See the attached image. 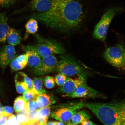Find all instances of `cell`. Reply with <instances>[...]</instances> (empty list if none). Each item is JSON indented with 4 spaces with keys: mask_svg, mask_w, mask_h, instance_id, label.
Wrapping results in <instances>:
<instances>
[{
    "mask_svg": "<svg viewBox=\"0 0 125 125\" xmlns=\"http://www.w3.org/2000/svg\"><path fill=\"white\" fill-rule=\"evenodd\" d=\"M121 7L111 8L106 10L100 20L95 26L94 30V38L105 43L109 26L115 15L123 12Z\"/></svg>",
    "mask_w": 125,
    "mask_h": 125,
    "instance_id": "obj_4",
    "label": "cell"
},
{
    "mask_svg": "<svg viewBox=\"0 0 125 125\" xmlns=\"http://www.w3.org/2000/svg\"><path fill=\"white\" fill-rule=\"evenodd\" d=\"M58 61L54 55L42 58L41 63L40 67L32 72L37 76L49 74L56 70Z\"/></svg>",
    "mask_w": 125,
    "mask_h": 125,
    "instance_id": "obj_10",
    "label": "cell"
},
{
    "mask_svg": "<svg viewBox=\"0 0 125 125\" xmlns=\"http://www.w3.org/2000/svg\"><path fill=\"white\" fill-rule=\"evenodd\" d=\"M55 125H65L64 123L62 122L55 121Z\"/></svg>",
    "mask_w": 125,
    "mask_h": 125,
    "instance_id": "obj_38",
    "label": "cell"
},
{
    "mask_svg": "<svg viewBox=\"0 0 125 125\" xmlns=\"http://www.w3.org/2000/svg\"><path fill=\"white\" fill-rule=\"evenodd\" d=\"M51 0H32L30 4L31 9L39 12H44L50 9Z\"/></svg>",
    "mask_w": 125,
    "mask_h": 125,
    "instance_id": "obj_14",
    "label": "cell"
},
{
    "mask_svg": "<svg viewBox=\"0 0 125 125\" xmlns=\"http://www.w3.org/2000/svg\"><path fill=\"white\" fill-rule=\"evenodd\" d=\"M35 125H37V124H36L35 123Z\"/></svg>",
    "mask_w": 125,
    "mask_h": 125,
    "instance_id": "obj_43",
    "label": "cell"
},
{
    "mask_svg": "<svg viewBox=\"0 0 125 125\" xmlns=\"http://www.w3.org/2000/svg\"><path fill=\"white\" fill-rule=\"evenodd\" d=\"M68 77L61 73H59L54 78L55 82L58 85L61 86L65 83Z\"/></svg>",
    "mask_w": 125,
    "mask_h": 125,
    "instance_id": "obj_24",
    "label": "cell"
},
{
    "mask_svg": "<svg viewBox=\"0 0 125 125\" xmlns=\"http://www.w3.org/2000/svg\"><path fill=\"white\" fill-rule=\"evenodd\" d=\"M18 0H0V6L7 7L13 4Z\"/></svg>",
    "mask_w": 125,
    "mask_h": 125,
    "instance_id": "obj_33",
    "label": "cell"
},
{
    "mask_svg": "<svg viewBox=\"0 0 125 125\" xmlns=\"http://www.w3.org/2000/svg\"><path fill=\"white\" fill-rule=\"evenodd\" d=\"M104 125H125L124 101L86 103L85 106Z\"/></svg>",
    "mask_w": 125,
    "mask_h": 125,
    "instance_id": "obj_2",
    "label": "cell"
},
{
    "mask_svg": "<svg viewBox=\"0 0 125 125\" xmlns=\"http://www.w3.org/2000/svg\"><path fill=\"white\" fill-rule=\"evenodd\" d=\"M28 54L27 65L32 71L38 68L40 66L42 61V57L35 51L29 50L26 51Z\"/></svg>",
    "mask_w": 125,
    "mask_h": 125,
    "instance_id": "obj_13",
    "label": "cell"
},
{
    "mask_svg": "<svg viewBox=\"0 0 125 125\" xmlns=\"http://www.w3.org/2000/svg\"><path fill=\"white\" fill-rule=\"evenodd\" d=\"M28 57V54L26 52L18 56L16 58L20 64L25 68L27 65Z\"/></svg>",
    "mask_w": 125,
    "mask_h": 125,
    "instance_id": "obj_26",
    "label": "cell"
},
{
    "mask_svg": "<svg viewBox=\"0 0 125 125\" xmlns=\"http://www.w3.org/2000/svg\"><path fill=\"white\" fill-rule=\"evenodd\" d=\"M7 125H18L16 116L12 115L9 118Z\"/></svg>",
    "mask_w": 125,
    "mask_h": 125,
    "instance_id": "obj_34",
    "label": "cell"
},
{
    "mask_svg": "<svg viewBox=\"0 0 125 125\" xmlns=\"http://www.w3.org/2000/svg\"><path fill=\"white\" fill-rule=\"evenodd\" d=\"M14 109L12 107L9 106L2 107V114L8 117H9L13 113Z\"/></svg>",
    "mask_w": 125,
    "mask_h": 125,
    "instance_id": "obj_32",
    "label": "cell"
},
{
    "mask_svg": "<svg viewBox=\"0 0 125 125\" xmlns=\"http://www.w3.org/2000/svg\"><path fill=\"white\" fill-rule=\"evenodd\" d=\"M44 84L46 88L51 89L53 88L55 85L54 78L50 76H46L43 79Z\"/></svg>",
    "mask_w": 125,
    "mask_h": 125,
    "instance_id": "obj_22",
    "label": "cell"
},
{
    "mask_svg": "<svg viewBox=\"0 0 125 125\" xmlns=\"http://www.w3.org/2000/svg\"><path fill=\"white\" fill-rule=\"evenodd\" d=\"M11 28L8 24L5 13L0 12V43L5 42L8 32Z\"/></svg>",
    "mask_w": 125,
    "mask_h": 125,
    "instance_id": "obj_12",
    "label": "cell"
},
{
    "mask_svg": "<svg viewBox=\"0 0 125 125\" xmlns=\"http://www.w3.org/2000/svg\"><path fill=\"white\" fill-rule=\"evenodd\" d=\"M16 118L18 125H27L29 123V119L26 115L18 114Z\"/></svg>",
    "mask_w": 125,
    "mask_h": 125,
    "instance_id": "obj_27",
    "label": "cell"
},
{
    "mask_svg": "<svg viewBox=\"0 0 125 125\" xmlns=\"http://www.w3.org/2000/svg\"><path fill=\"white\" fill-rule=\"evenodd\" d=\"M37 95H36L31 90H28L23 93V98L26 102L35 99Z\"/></svg>",
    "mask_w": 125,
    "mask_h": 125,
    "instance_id": "obj_25",
    "label": "cell"
},
{
    "mask_svg": "<svg viewBox=\"0 0 125 125\" xmlns=\"http://www.w3.org/2000/svg\"><path fill=\"white\" fill-rule=\"evenodd\" d=\"M90 115L85 111L79 110L73 115L71 122L75 125L82 124L84 121L90 119Z\"/></svg>",
    "mask_w": 125,
    "mask_h": 125,
    "instance_id": "obj_17",
    "label": "cell"
},
{
    "mask_svg": "<svg viewBox=\"0 0 125 125\" xmlns=\"http://www.w3.org/2000/svg\"><path fill=\"white\" fill-rule=\"evenodd\" d=\"M64 97L72 98H105L102 93L87 86V84L80 86L73 93Z\"/></svg>",
    "mask_w": 125,
    "mask_h": 125,
    "instance_id": "obj_9",
    "label": "cell"
},
{
    "mask_svg": "<svg viewBox=\"0 0 125 125\" xmlns=\"http://www.w3.org/2000/svg\"><path fill=\"white\" fill-rule=\"evenodd\" d=\"M85 104L84 101H81L76 104L61 107L53 112L51 117L62 122H68L75 114L84 107Z\"/></svg>",
    "mask_w": 125,
    "mask_h": 125,
    "instance_id": "obj_7",
    "label": "cell"
},
{
    "mask_svg": "<svg viewBox=\"0 0 125 125\" xmlns=\"http://www.w3.org/2000/svg\"><path fill=\"white\" fill-rule=\"evenodd\" d=\"M66 76L86 73L85 70L74 58L70 55L62 56L58 61L56 70Z\"/></svg>",
    "mask_w": 125,
    "mask_h": 125,
    "instance_id": "obj_5",
    "label": "cell"
},
{
    "mask_svg": "<svg viewBox=\"0 0 125 125\" xmlns=\"http://www.w3.org/2000/svg\"><path fill=\"white\" fill-rule=\"evenodd\" d=\"M66 125H75L74 124H73L71 122L69 121L67 123V124Z\"/></svg>",
    "mask_w": 125,
    "mask_h": 125,
    "instance_id": "obj_40",
    "label": "cell"
},
{
    "mask_svg": "<svg viewBox=\"0 0 125 125\" xmlns=\"http://www.w3.org/2000/svg\"><path fill=\"white\" fill-rule=\"evenodd\" d=\"M51 107L50 106L41 108L37 110L38 116L44 118H48L50 114Z\"/></svg>",
    "mask_w": 125,
    "mask_h": 125,
    "instance_id": "obj_23",
    "label": "cell"
},
{
    "mask_svg": "<svg viewBox=\"0 0 125 125\" xmlns=\"http://www.w3.org/2000/svg\"><path fill=\"white\" fill-rule=\"evenodd\" d=\"M23 80L20 81L18 80L17 75L15 76V82L16 88L17 92L20 94H23L29 90L27 84L23 78Z\"/></svg>",
    "mask_w": 125,
    "mask_h": 125,
    "instance_id": "obj_21",
    "label": "cell"
},
{
    "mask_svg": "<svg viewBox=\"0 0 125 125\" xmlns=\"http://www.w3.org/2000/svg\"><path fill=\"white\" fill-rule=\"evenodd\" d=\"M10 64L11 68L14 71H18L24 68L18 62L16 58L12 61Z\"/></svg>",
    "mask_w": 125,
    "mask_h": 125,
    "instance_id": "obj_28",
    "label": "cell"
},
{
    "mask_svg": "<svg viewBox=\"0 0 125 125\" xmlns=\"http://www.w3.org/2000/svg\"><path fill=\"white\" fill-rule=\"evenodd\" d=\"M7 40L9 44L14 46L19 44L21 43V39L18 31L11 28L8 32Z\"/></svg>",
    "mask_w": 125,
    "mask_h": 125,
    "instance_id": "obj_16",
    "label": "cell"
},
{
    "mask_svg": "<svg viewBox=\"0 0 125 125\" xmlns=\"http://www.w3.org/2000/svg\"><path fill=\"white\" fill-rule=\"evenodd\" d=\"M35 99L38 109L41 108L49 106L55 102V101L52 99L49 95H47L45 93L37 95Z\"/></svg>",
    "mask_w": 125,
    "mask_h": 125,
    "instance_id": "obj_15",
    "label": "cell"
},
{
    "mask_svg": "<svg viewBox=\"0 0 125 125\" xmlns=\"http://www.w3.org/2000/svg\"><path fill=\"white\" fill-rule=\"evenodd\" d=\"M1 105V104H0V105Z\"/></svg>",
    "mask_w": 125,
    "mask_h": 125,
    "instance_id": "obj_44",
    "label": "cell"
},
{
    "mask_svg": "<svg viewBox=\"0 0 125 125\" xmlns=\"http://www.w3.org/2000/svg\"><path fill=\"white\" fill-rule=\"evenodd\" d=\"M47 125H55V121H49L46 124Z\"/></svg>",
    "mask_w": 125,
    "mask_h": 125,
    "instance_id": "obj_39",
    "label": "cell"
},
{
    "mask_svg": "<svg viewBox=\"0 0 125 125\" xmlns=\"http://www.w3.org/2000/svg\"><path fill=\"white\" fill-rule=\"evenodd\" d=\"M16 53L14 47L10 44L6 45L0 50V66L3 70L14 59Z\"/></svg>",
    "mask_w": 125,
    "mask_h": 125,
    "instance_id": "obj_11",
    "label": "cell"
},
{
    "mask_svg": "<svg viewBox=\"0 0 125 125\" xmlns=\"http://www.w3.org/2000/svg\"><path fill=\"white\" fill-rule=\"evenodd\" d=\"M35 36L37 40L36 44L23 47V49L25 51H35L42 58L65 52L64 48L59 42L54 40L43 38L38 34Z\"/></svg>",
    "mask_w": 125,
    "mask_h": 125,
    "instance_id": "obj_3",
    "label": "cell"
},
{
    "mask_svg": "<svg viewBox=\"0 0 125 125\" xmlns=\"http://www.w3.org/2000/svg\"><path fill=\"white\" fill-rule=\"evenodd\" d=\"M25 28L26 30V36L29 34H35L38 29V23L37 20L31 18L26 23Z\"/></svg>",
    "mask_w": 125,
    "mask_h": 125,
    "instance_id": "obj_19",
    "label": "cell"
},
{
    "mask_svg": "<svg viewBox=\"0 0 125 125\" xmlns=\"http://www.w3.org/2000/svg\"><path fill=\"white\" fill-rule=\"evenodd\" d=\"M2 107L0 105V115L2 113Z\"/></svg>",
    "mask_w": 125,
    "mask_h": 125,
    "instance_id": "obj_41",
    "label": "cell"
},
{
    "mask_svg": "<svg viewBox=\"0 0 125 125\" xmlns=\"http://www.w3.org/2000/svg\"><path fill=\"white\" fill-rule=\"evenodd\" d=\"M26 116L29 119V122L35 123L38 117L37 110L29 112Z\"/></svg>",
    "mask_w": 125,
    "mask_h": 125,
    "instance_id": "obj_29",
    "label": "cell"
},
{
    "mask_svg": "<svg viewBox=\"0 0 125 125\" xmlns=\"http://www.w3.org/2000/svg\"><path fill=\"white\" fill-rule=\"evenodd\" d=\"M87 74L85 73L79 74L76 79L68 77L65 83L58 89L57 91L64 96L73 93L80 86L87 84Z\"/></svg>",
    "mask_w": 125,
    "mask_h": 125,
    "instance_id": "obj_8",
    "label": "cell"
},
{
    "mask_svg": "<svg viewBox=\"0 0 125 125\" xmlns=\"http://www.w3.org/2000/svg\"><path fill=\"white\" fill-rule=\"evenodd\" d=\"M27 102L25 101L22 97L20 96L16 98L14 104L15 111L18 114L26 107Z\"/></svg>",
    "mask_w": 125,
    "mask_h": 125,
    "instance_id": "obj_20",
    "label": "cell"
},
{
    "mask_svg": "<svg viewBox=\"0 0 125 125\" xmlns=\"http://www.w3.org/2000/svg\"><path fill=\"white\" fill-rule=\"evenodd\" d=\"M104 57L106 61L113 66L124 69L125 49L122 45H117L108 48L104 53Z\"/></svg>",
    "mask_w": 125,
    "mask_h": 125,
    "instance_id": "obj_6",
    "label": "cell"
},
{
    "mask_svg": "<svg viewBox=\"0 0 125 125\" xmlns=\"http://www.w3.org/2000/svg\"><path fill=\"white\" fill-rule=\"evenodd\" d=\"M27 125H35V123L29 122Z\"/></svg>",
    "mask_w": 125,
    "mask_h": 125,
    "instance_id": "obj_42",
    "label": "cell"
},
{
    "mask_svg": "<svg viewBox=\"0 0 125 125\" xmlns=\"http://www.w3.org/2000/svg\"><path fill=\"white\" fill-rule=\"evenodd\" d=\"M48 118H44L38 116L35 123L39 125H46Z\"/></svg>",
    "mask_w": 125,
    "mask_h": 125,
    "instance_id": "obj_35",
    "label": "cell"
},
{
    "mask_svg": "<svg viewBox=\"0 0 125 125\" xmlns=\"http://www.w3.org/2000/svg\"><path fill=\"white\" fill-rule=\"evenodd\" d=\"M87 12L82 0H51L50 9L31 16L48 27L60 32H74L85 23Z\"/></svg>",
    "mask_w": 125,
    "mask_h": 125,
    "instance_id": "obj_1",
    "label": "cell"
},
{
    "mask_svg": "<svg viewBox=\"0 0 125 125\" xmlns=\"http://www.w3.org/2000/svg\"><path fill=\"white\" fill-rule=\"evenodd\" d=\"M81 124L82 125H98L94 123L93 122L90 121V120L83 122Z\"/></svg>",
    "mask_w": 125,
    "mask_h": 125,
    "instance_id": "obj_37",
    "label": "cell"
},
{
    "mask_svg": "<svg viewBox=\"0 0 125 125\" xmlns=\"http://www.w3.org/2000/svg\"><path fill=\"white\" fill-rule=\"evenodd\" d=\"M9 117L2 113L0 115V125H7Z\"/></svg>",
    "mask_w": 125,
    "mask_h": 125,
    "instance_id": "obj_36",
    "label": "cell"
},
{
    "mask_svg": "<svg viewBox=\"0 0 125 125\" xmlns=\"http://www.w3.org/2000/svg\"><path fill=\"white\" fill-rule=\"evenodd\" d=\"M27 106L29 112H32L36 110L38 106L36 99H33L27 102Z\"/></svg>",
    "mask_w": 125,
    "mask_h": 125,
    "instance_id": "obj_31",
    "label": "cell"
},
{
    "mask_svg": "<svg viewBox=\"0 0 125 125\" xmlns=\"http://www.w3.org/2000/svg\"></svg>",
    "mask_w": 125,
    "mask_h": 125,
    "instance_id": "obj_45",
    "label": "cell"
},
{
    "mask_svg": "<svg viewBox=\"0 0 125 125\" xmlns=\"http://www.w3.org/2000/svg\"><path fill=\"white\" fill-rule=\"evenodd\" d=\"M20 74L22 76L25 82L27 85L28 89L31 90L32 87L33 81L25 73L23 72H20Z\"/></svg>",
    "mask_w": 125,
    "mask_h": 125,
    "instance_id": "obj_30",
    "label": "cell"
},
{
    "mask_svg": "<svg viewBox=\"0 0 125 125\" xmlns=\"http://www.w3.org/2000/svg\"><path fill=\"white\" fill-rule=\"evenodd\" d=\"M32 87L31 90L36 95L45 93L46 91L43 87V79L41 77H37L32 80Z\"/></svg>",
    "mask_w": 125,
    "mask_h": 125,
    "instance_id": "obj_18",
    "label": "cell"
}]
</instances>
